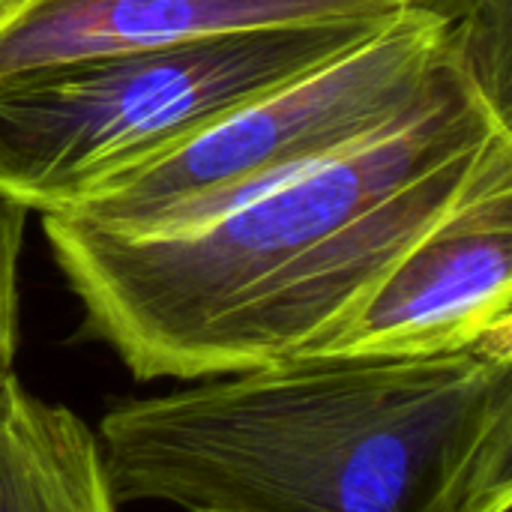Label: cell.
<instances>
[{
	"label": "cell",
	"instance_id": "obj_1",
	"mask_svg": "<svg viewBox=\"0 0 512 512\" xmlns=\"http://www.w3.org/2000/svg\"><path fill=\"white\" fill-rule=\"evenodd\" d=\"M512 117L456 42L426 93L369 141L165 237L39 216L81 333L138 384L240 375L324 345L471 189Z\"/></svg>",
	"mask_w": 512,
	"mask_h": 512
},
{
	"label": "cell",
	"instance_id": "obj_9",
	"mask_svg": "<svg viewBox=\"0 0 512 512\" xmlns=\"http://www.w3.org/2000/svg\"><path fill=\"white\" fill-rule=\"evenodd\" d=\"M27 210L0 195V384L15 375L18 357V267L27 228Z\"/></svg>",
	"mask_w": 512,
	"mask_h": 512
},
{
	"label": "cell",
	"instance_id": "obj_2",
	"mask_svg": "<svg viewBox=\"0 0 512 512\" xmlns=\"http://www.w3.org/2000/svg\"><path fill=\"white\" fill-rule=\"evenodd\" d=\"M96 441L120 507L510 512L512 345L192 381L117 402Z\"/></svg>",
	"mask_w": 512,
	"mask_h": 512
},
{
	"label": "cell",
	"instance_id": "obj_7",
	"mask_svg": "<svg viewBox=\"0 0 512 512\" xmlns=\"http://www.w3.org/2000/svg\"><path fill=\"white\" fill-rule=\"evenodd\" d=\"M96 429L72 408L0 384V512H120Z\"/></svg>",
	"mask_w": 512,
	"mask_h": 512
},
{
	"label": "cell",
	"instance_id": "obj_8",
	"mask_svg": "<svg viewBox=\"0 0 512 512\" xmlns=\"http://www.w3.org/2000/svg\"><path fill=\"white\" fill-rule=\"evenodd\" d=\"M453 42L498 111H510V0H477L453 24Z\"/></svg>",
	"mask_w": 512,
	"mask_h": 512
},
{
	"label": "cell",
	"instance_id": "obj_10",
	"mask_svg": "<svg viewBox=\"0 0 512 512\" xmlns=\"http://www.w3.org/2000/svg\"><path fill=\"white\" fill-rule=\"evenodd\" d=\"M405 3L414 6V9L432 12V15H438V18H444V21H450V24H456V21H462V18L468 15V9H471L477 0H405Z\"/></svg>",
	"mask_w": 512,
	"mask_h": 512
},
{
	"label": "cell",
	"instance_id": "obj_6",
	"mask_svg": "<svg viewBox=\"0 0 512 512\" xmlns=\"http://www.w3.org/2000/svg\"><path fill=\"white\" fill-rule=\"evenodd\" d=\"M405 0H0V84L81 60L270 27L375 24Z\"/></svg>",
	"mask_w": 512,
	"mask_h": 512
},
{
	"label": "cell",
	"instance_id": "obj_3",
	"mask_svg": "<svg viewBox=\"0 0 512 512\" xmlns=\"http://www.w3.org/2000/svg\"><path fill=\"white\" fill-rule=\"evenodd\" d=\"M393 21V18H390ZM390 21L270 27L81 60L0 84V195L57 216Z\"/></svg>",
	"mask_w": 512,
	"mask_h": 512
},
{
	"label": "cell",
	"instance_id": "obj_4",
	"mask_svg": "<svg viewBox=\"0 0 512 512\" xmlns=\"http://www.w3.org/2000/svg\"><path fill=\"white\" fill-rule=\"evenodd\" d=\"M450 39V21L411 6L342 57L105 180L57 216L117 237L198 228L387 129L426 93Z\"/></svg>",
	"mask_w": 512,
	"mask_h": 512
},
{
	"label": "cell",
	"instance_id": "obj_5",
	"mask_svg": "<svg viewBox=\"0 0 512 512\" xmlns=\"http://www.w3.org/2000/svg\"><path fill=\"white\" fill-rule=\"evenodd\" d=\"M512 345V138L309 357L426 360Z\"/></svg>",
	"mask_w": 512,
	"mask_h": 512
}]
</instances>
